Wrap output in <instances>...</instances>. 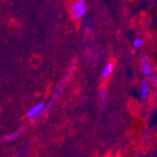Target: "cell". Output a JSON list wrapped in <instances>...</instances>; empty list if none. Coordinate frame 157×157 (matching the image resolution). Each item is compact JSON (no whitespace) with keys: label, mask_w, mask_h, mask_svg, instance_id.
Returning a JSON list of instances; mask_svg holds the SVG:
<instances>
[{"label":"cell","mask_w":157,"mask_h":157,"mask_svg":"<svg viewBox=\"0 0 157 157\" xmlns=\"http://www.w3.org/2000/svg\"><path fill=\"white\" fill-rule=\"evenodd\" d=\"M45 108V104L44 103H40L38 105H36L34 107H32L29 111L26 114V118L29 120H34L36 119L40 114L44 111V109Z\"/></svg>","instance_id":"277c9868"},{"label":"cell","mask_w":157,"mask_h":157,"mask_svg":"<svg viewBox=\"0 0 157 157\" xmlns=\"http://www.w3.org/2000/svg\"><path fill=\"white\" fill-rule=\"evenodd\" d=\"M88 3L86 0H76V1L71 6V13L75 20L79 21L85 17L88 12Z\"/></svg>","instance_id":"6da1fadb"},{"label":"cell","mask_w":157,"mask_h":157,"mask_svg":"<svg viewBox=\"0 0 157 157\" xmlns=\"http://www.w3.org/2000/svg\"><path fill=\"white\" fill-rule=\"evenodd\" d=\"M113 70H114V63L113 62H110L108 64H106L103 71H102V77L103 78H107L112 73H113Z\"/></svg>","instance_id":"5b68a950"},{"label":"cell","mask_w":157,"mask_h":157,"mask_svg":"<svg viewBox=\"0 0 157 157\" xmlns=\"http://www.w3.org/2000/svg\"><path fill=\"white\" fill-rule=\"evenodd\" d=\"M20 134H21V131H20V130L15 131V132H13V133H11V134L6 136L4 137V140H5V141H12L13 139H15L16 137H18Z\"/></svg>","instance_id":"8992f818"},{"label":"cell","mask_w":157,"mask_h":157,"mask_svg":"<svg viewBox=\"0 0 157 157\" xmlns=\"http://www.w3.org/2000/svg\"><path fill=\"white\" fill-rule=\"evenodd\" d=\"M151 92V85L148 78L142 79L139 86V96L142 101H146Z\"/></svg>","instance_id":"3957f363"},{"label":"cell","mask_w":157,"mask_h":157,"mask_svg":"<svg viewBox=\"0 0 157 157\" xmlns=\"http://www.w3.org/2000/svg\"><path fill=\"white\" fill-rule=\"evenodd\" d=\"M143 44H144V40L142 38H137L133 42V46L135 49H140Z\"/></svg>","instance_id":"52a82bcc"},{"label":"cell","mask_w":157,"mask_h":157,"mask_svg":"<svg viewBox=\"0 0 157 157\" xmlns=\"http://www.w3.org/2000/svg\"><path fill=\"white\" fill-rule=\"evenodd\" d=\"M140 68L144 76L148 79H151L153 75V68L151 60L145 54H142L140 56Z\"/></svg>","instance_id":"7a4b0ae2"},{"label":"cell","mask_w":157,"mask_h":157,"mask_svg":"<svg viewBox=\"0 0 157 157\" xmlns=\"http://www.w3.org/2000/svg\"><path fill=\"white\" fill-rule=\"evenodd\" d=\"M105 91H100L99 93H98V98H99V100H101V101H104V100L105 99Z\"/></svg>","instance_id":"ba28073f"},{"label":"cell","mask_w":157,"mask_h":157,"mask_svg":"<svg viewBox=\"0 0 157 157\" xmlns=\"http://www.w3.org/2000/svg\"><path fill=\"white\" fill-rule=\"evenodd\" d=\"M153 83H157V76H155V75H153L152 77H151V79Z\"/></svg>","instance_id":"9c48e42d"}]
</instances>
